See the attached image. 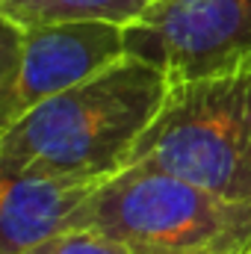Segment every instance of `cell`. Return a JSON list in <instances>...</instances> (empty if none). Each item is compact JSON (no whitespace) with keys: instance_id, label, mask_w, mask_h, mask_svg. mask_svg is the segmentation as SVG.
I'll return each instance as SVG.
<instances>
[{"instance_id":"obj_1","label":"cell","mask_w":251,"mask_h":254,"mask_svg":"<svg viewBox=\"0 0 251 254\" xmlns=\"http://www.w3.org/2000/svg\"><path fill=\"white\" fill-rule=\"evenodd\" d=\"M172 83L157 65L122 57L0 130V172L107 181L122 172Z\"/></svg>"},{"instance_id":"obj_2","label":"cell","mask_w":251,"mask_h":254,"mask_svg":"<svg viewBox=\"0 0 251 254\" xmlns=\"http://www.w3.org/2000/svg\"><path fill=\"white\" fill-rule=\"evenodd\" d=\"M68 231L104 234L133 254H251V204L127 166L92 192Z\"/></svg>"},{"instance_id":"obj_3","label":"cell","mask_w":251,"mask_h":254,"mask_svg":"<svg viewBox=\"0 0 251 254\" xmlns=\"http://www.w3.org/2000/svg\"><path fill=\"white\" fill-rule=\"evenodd\" d=\"M127 166L169 172L228 201L251 204V65L172 83Z\"/></svg>"},{"instance_id":"obj_4","label":"cell","mask_w":251,"mask_h":254,"mask_svg":"<svg viewBox=\"0 0 251 254\" xmlns=\"http://www.w3.org/2000/svg\"><path fill=\"white\" fill-rule=\"evenodd\" d=\"M125 39L169 83L237 71L251 65V0H157Z\"/></svg>"},{"instance_id":"obj_5","label":"cell","mask_w":251,"mask_h":254,"mask_svg":"<svg viewBox=\"0 0 251 254\" xmlns=\"http://www.w3.org/2000/svg\"><path fill=\"white\" fill-rule=\"evenodd\" d=\"M3 127L127 57L125 27L107 21H65L30 30L3 24Z\"/></svg>"},{"instance_id":"obj_6","label":"cell","mask_w":251,"mask_h":254,"mask_svg":"<svg viewBox=\"0 0 251 254\" xmlns=\"http://www.w3.org/2000/svg\"><path fill=\"white\" fill-rule=\"evenodd\" d=\"M104 181L3 172L0 175V254H21L71 228L77 210Z\"/></svg>"},{"instance_id":"obj_7","label":"cell","mask_w":251,"mask_h":254,"mask_svg":"<svg viewBox=\"0 0 251 254\" xmlns=\"http://www.w3.org/2000/svg\"><path fill=\"white\" fill-rule=\"evenodd\" d=\"M157 0H0V18L18 30L65 21H107L130 27Z\"/></svg>"},{"instance_id":"obj_8","label":"cell","mask_w":251,"mask_h":254,"mask_svg":"<svg viewBox=\"0 0 251 254\" xmlns=\"http://www.w3.org/2000/svg\"><path fill=\"white\" fill-rule=\"evenodd\" d=\"M21 254H133L127 246L92 231H65Z\"/></svg>"}]
</instances>
